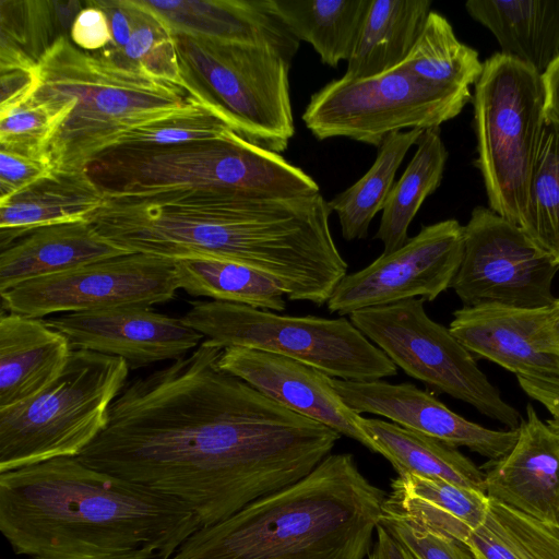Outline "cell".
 <instances>
[{"label":"cell","mask_w":559,"mask_h":559,"mask_svg":"<svg viewBox=\"0 0 559 559\" xmlns=\"http://www.w3.org/2000/svg\"><path fill=\"white\" fill-rule=\"evenodd\" d=\"M127 253L87 219L34 228L1 249L0 294L27 281Z\"/></svg>","instance_id":"obj_21"},{"label":"cell","mask_w":559,"mask_h":559,"mask_svg":"<svg viewBox=\"0 0 559 559\" xmlns=\"http://www.w3.org/2000/svg\"><path fill=\"white\" fill-rule=\"evenodd\" d=\"M331 213L320 192L265 197L203 188L105 195L86 219L129 252L242 263L276 281L287 299L322 306L347 274Z\"/></svg>","instance_id":"obj_2"},{"label":"cell","mask_w":559,"mask_h":559,"mask_svg":"<svg viewBox=\"0 0 559 559\" xmlns=\"http://www.w3.org/2000/svg\"><path fill=\"white\" fill-rule=\"evenodd\" d=\"M179 289L175 260L130 252L24 282L1 295V308L40 319L115 307H151Z\"/></svg>","instance_id":"obj_14"},{"label":"cell","mask_w":559,"mask_h":559,"mask_svg":"<svg viewBox=\"0 0 559 559\" xmlns=\"http://www.w3.org/2000/svg\"><path fill=\"white\" fill-rule=\"evenodd\" d=\"M179 289L194 297H209L255 309L281 312L286 293L267 274L249 265L218 259L175 260Z\"/></svg>","instance_id":"obj_31"},{"label":"cell","mask_w":559,"mask_h":559,"mask_svg":"<svg viewBox=\"0 0 559 559\" xmlns=\"http://www.w3.org/2000/svg\"><path fill=\"white\" fill-rule=\"evenodd\" d=\"M222 347L286 356L347 381H376L397 367L346 318L282 316L249 306L195 301L180 319Z\"/></svg>","instance_id":"obj_10"},{"label":"cell","mask_w":559,"mask_h":559,"mask_svg":"<svg viewBox=\"0 0 559 559\" xmlns=\"http://www.w3.org/2000/svg\"><path fill=\"white\" fill-rule=\"evenodd\" d=\"M86 170L105 195L203 188L265 197L320 192L319 185L301 168L233 130L221 139L116 147L100 155Z\"/></svg>","instance_id":"obj_6"},{"label":"cell","mask_w":559,"mask_h":559,"mask_svg":"<svg viewBox=\"0 0 559 559\" xmlns=\"http://www.w3.org/2000/svg\"><path fill=\"white\" fill-rule=\"evenodd\" d=\"M465 9L492 33L502 55L540 75L559 56V0H468Z\"/></svg>","instance_id":"obj_25"},{"label":"cell","mask_w":559,"mask_h":559,"mask_svg":"<svg viewBox=\"0 0 559 559\" xmlns=\"http://www.w3.org/2000/svg\"><path fill=\"white\" fill-rule=\"evenodd\" d=\"M371 556L373 559H417L411 550L382 524L377 528Z\"/></svg>","instance_id":"obj_46"},{"label":"cell","mask_w":559,"mask_h":559,"mask_svg":"<svg viewBox=\"0 0 559 559\" xmlns=\"http://www.w3.org/2000/svg\"><path fill=\"white\" fill-rule=\"evenodd\" d=\"M186 80L230 119L246 140L280 153L295 134L292 61L273 47L173 32Z\"/></svg>","instance_id":"obj_9"},{"label":"cell","mask_w":559,"mask_h":559,"mask_svg":"<svg viewBox=\"0 0 559 559\" xmlns=\"http://www.w3.org/2000/svg\"><path fill=\"white\" fill-rule=\"evenodd\" d=\"M423 298L361 309L350 322L390 360L428 391L472 405L509 430L520 427V412L479 369L476 358L426 312Z\"/></svg>","instance_id":"obj_11"},{"label":"cell","mask_w":559,"mask_h":559,"mask_svg":"<svg viewBox=\"0 0 559 559\" xmlns=\"http://www.w3.org/2000/svg\"><path fill=\"white\" fill-rule=\"evenodd\" d=\"M381 524L417 559H474L463 543L408 520L385 507Z\"/></svg>","instance_id":"obj_39"},{"label":"cell","mask_w":559,"mask_h":559,"mask_svg":"<svg viewBox=\"0 0 559 559\" xmlns=\"http://www.w3.org/2000/svg\"><path fill=\"white\" fill-rule=\"evenodd\" d=\"M430 0H371L344 75L365 79L400 66L419 37Z\"/></svg>","instance_id":"obj_27"},{"label":"cell","mask_w":559,"mask_h":559,"mask_svg":"<svg viewBox=\"0 0 559 559\" xmlns=\"http://www.w3.org/2000/svg\"><path fill=\"white\" fill-rule=\"evenodd\" d=\"M52 171L53 167L46 156L1 148L0 202Z\"/></svg>","instance_id":"obj_41"},{"label":"cell","mask_w":559,"mask_h":559,"mask_svg":"<svg viewBox=\"0 0 559 559\" xmlns=\"http://www.w3.org/2000/svg\"><path fill=\"white\" fill-rule=\"evenodd\" d=\"M90 7L81 9L71 28V41L86 51H98L106 48L112 40L106 13L93 1Z\"/></svg>","instance_id":"obj_42"},{"label":"cell","mask_w":559,"mask_h":559,"mask_svg":"<svg viewBox=\"0 0 559 559\" xmlns=\"http://www.w3.org/2000/svg\"><path fill=\"white\" fill-rule=\"evenodd\" d=\"M546 124L559 126V56L542 75Z\"/></svg>","instance_id":"obj_45"},{"label":"cell","mask_w":559,"mask_h":559,"mask_svg":"<svg viewBox=\"0 0 559 559\" xmlns=\"http://www.w3.org/2000/svg\"><path fill=\"white\" fill-rule=\"evenodd\" d=\"M520 228L559 263V126H545Z\"/></svg>","instance_id":"obj_35"},{"label":"cell","mask_w":559,"mask_h":559,"mask_svg":"<svg viewBox=\"0 0 559 559\" xmlns=\"http://www.w3.org/2000/svg\"><path fill=\"white\" fill-rule=\"evenodd\" d=\"M0 115L28 100L37 90V61L14 44L1 38Z\"/></svg>","instance_id":"obj_40"},{"label":"cell","mask_w":559,"mask_h":559,"mask_svg":"<svg viewBox=\"0 0 559 559\" xmlns=\"http://www.w3.org/2000/svg\"><path fill=\"white\" fill-rule=\"evenodd\" d=\"M472 103L475 166L481 174L489 209L520 227L546 126L542 75L496 52L483 62Z\"/></svg>","instance_id":"obj_8"},{"label":"cell","mask_w":559,"mask_h":559,"mask_svg":"<svg viewBox=\"0 0 559 559\" xmlns=\"http://www.w3.org/2000/svg\"><path fill=\"white\" fill-rule=\"evenodd\" d=\"M344 403L357 414H372L429 436L453 448L464 447L488 461L507 455L514 447L519 428L493 430L451 411L433 393L412 383L384 380L347 381L333 378Z\"/></svg>","instance_id":"obj_17"},{"label":"cell","mask_w":559,"mask_h":559,"mask_svg":"<svg viewBox=\"0 0 559 559\" xmlns=\"http://www.w3.org/2000/svg\"><path fill=\"white\" fill-rule=\"evenodd\" d=\"M463 544L474 559H559V526L490 500Z\"/></svg>","instance_id":"obj_33"},{"label":"cell","mask_w":559,"mask_h":559,"mask_svg":"<svg viewBox=\"0 0 559 559\" xmlns=\"http://www.w3.org/2000/svg\"><path fill=\"white\" fill-rule=\"evenodd\" d=\"M550 320L555 336L559 343V298H556L550 306Z\"/></svg>","instance_id":"obj_47"},{"label":"cell","mask_w":559,"mask_h":559,"mask_svg":"<svg viewBox=\"0 0 559 559\" xmlns=\"http://www.w3.org/2000/svg\"><path fill=\"white\" fill-rule=\"evenodd\" d=\"M104 201L87 170H53L0 202V247L34 228L86 219Z\"/></svg>","instance_id":"obj_24"},{"label":"cell","mask_w":559,"mask_h":559,"mask_svg":"<svg viewBox=\"0 0 559 559\" xmlns=\"http://www.w3.org/2000/svg\"><path fill=\"white\" fill-rule=\"evenodd\" d=\"M448 151L439 128L425 130L417 150L400 179L394 182L382 210L374 239L383 253L400 249L408 239V227L424 201L440 186Z\"/></svg>","instance_id":"obj_30"},{"label":"cell","mask_w":559,"mask_h":559,"mask_svg":"<svg viewBox=\"0 0 559 559\" xmlns=\"http://www.w3.org/2000/svg\"><path fill=\"white\" fill-rule=\"evenodd\" d=\"M287 29L310 44L322 63L348 61L371 0H270Z\"/></svg>","instance_id":"obj_29"},{"label":"cell","mask_w":559,"mask_h":559,"mask_svg":"<svg viewBox=\"0 0 559 559\" xmlns=\"http://www.w3.org/2000/svg\"><path fill=\"white\" fill-rule=\"evenodd\" d=\"M385 500L353 454H330L300 480L201 526L171 559H366Z\"/></svg>","instance_id":"obj_4"},{"label":"cell","mask_w":559,"mask_h":559,"mask_svg":"<svg viewBox=\"0 0 559 559\" xmlns=\"http://www.w3.org/2000/svg\"><path fill=\"white\" fill-rule=\"evenodd\" d=\"M58 120L46 106L28 99L0 115V147L46 156L44 150Z\"/></svg>","instance_id":"obj_38"},{"label":"cell","mask_w":559,"mask_h":559,"mask_svg":"<svg viewBox=\"0 0 559 559\" xmlns=\"http://www.w3.org/2000/svg\"><path fill=\"white\" fill-rule=\"evenodd\" d=\"M201 526L182 502L78 457L0 473V532L29 559H171Z\"/></svg>","instance_id":"obj_3"},{"label":"cell","mask_w":559,"mask_h":559,"mask_svg":"<svg viewBox=\"0 0 559 559\" xmlns=\"http://www.w3.org/2000/svg\"><path fill=\"white\" fill-rule=\"evenodd\" d=\"M219 367L287 409L346 436L373 453L378 449L333 385V378L293 358L246 347H225Z\"/></svg>","instance_id":"obj_19"},{"label":"cell","mask_w":559,"mask_h":559,"mask_svg":"<svg viewBox=\"0 0 559 559\" xmlns=\"http://www.w3.org/2000/svg\"><path fill=\"white\" fill-rule=\"evenodd\" d=\"M464 251V226L450 218L423 226L397 250L336 285L326 306L341 317L412 298L433 301L451 287Z\"/></svg>","instance_id":"obj_15"},{"label":"cell","mask_w":559,"mask_h":559,"mask_svg":"<svg viewBox=\"0 0 559 559\" xmlns=\"http://www.w3.org/2000/svg\"><path fill=\"white\" fill-rule=\"evenodd\" d=\"M45 322L68 340L72 349L123 358L130 369L178 360L204 337L176 319L150 307H115L62 313Z\"/></svg>","instance_id":"obj_16"},{"label":"cell","mask_w":559,"mask_h":559,"mask_svg":"<svg viewBox=\"0 0 559 559\" xmlns=\"http://www.w3.org/2000/svg\"><path fill=\"white\" fill-rule=\"evenodd\" d=\"M559 263L523 230L489 207L476 206L464 226V251L452 281L464 307L535 309L555 301Z\"/></svg>","instance_id":"obj_13"},{"label":"cell","mask_w":559,"mask_h":559,"mask_svg":"<svg viewBox=\"0 0 559 559\" xmlns=\"http://www.w3.org/2000/svg\"><path fill=\"white\" fill-rule=\"evenodd\" d=\"M397 67L436 86L469 90L481 73L483 62L477 50L456 37L445 16L430 11L411 52Z\"/></svg>","instance_id":"obj_34"},{"label":"cell","mask_w":559,"mask_h":559,"mask_svg":"<svg viewBox=\"0 0 559 559\" xmlns=\"http://www.w3.org/2000/svg\"><path fill=\"white\" fill-rule=\"evenodd\" d=\"M37 66L39 82L29 99L47 108L71 107L44 150L53 170H86L135 129L214 105L190 83L103 50H83L66 35L47 48Z\"/></svg>","instance_id":"obj_5"},{"label":"cell","mask_w":559,"mask_h":559,"mask_svg":"<svg viewBox=\"0 0 559 559\" xmlns=\"http://www.w3.org/2000/svg\"><path fill=\"white\" fill-rule=\"evenodd\" d=\"M107 15L112 40L108 46L122 48L130 40L132 22L123 1H93Z\"/></svg>","instance_id":"obj_44"},{"label":"cell","mask_w":559,"mask_h":559,"mask_svg":"<svg viewBox=\"0 0 559 559\" xmlns=\"http://www.w3.org/2000/svg\"><path fill=\"white\" fill-rule=\"evenodd\" d=\"M231 130L235 131L227 115L217 106L207 105L138 128L117 147L167 146L221 139Z\"/></svg>","instance_id":"obj_37"},{"label":"cell","mask_w":559,"mask_h":559,"mask_svg":"<svg viewBox=\"0 0 559 559\" xmlns=\"http://www.w3.org/2000/svg\"><path fill=\"white\" fill-rule=\"evenodd\" d=\"M129 370L121 357L72 349L50 385L0 409V473L79 456L106 428Z\"/></svg>","instance_id":"obj_7"},{"label":"cell","mask_w":559,"mask_h":559,"mask_svg":"<svg viewBox=\"0 0 559 559\" xmlns=\"http://www.w3.org/2000/svg\"><path fill=\"white\" fill-rule=\"evenodd\" d=\"M424 131L411 129L386 136L378 147L376 160L369 170L329 201L330 209L338 216L345 240L367 238L371 221L385 205L399 167Z\"/></svg>","instance_id":"obj_32"},{"label":"cell","mask_w":559,"mask_h":559,"mask_svg":"<svg viewBox=\"0 0 559 559\" xmlns=\"http://www.w3.org/2000/svg\"><path fill=\"white\" fill-rule=\"evenodd\" d=\"M449 330L476 359H488L516 377L559 379L550 307L463 306L453 312Z\"/></svg>","instance_id":"obj_18"},{"label":"cell","mask_w":559,"mask_h":559,"mask_svg":"<svg viewBox=\"0 0 559 559\" xmlns=\"http://www.w3.org/2000/svg\"><path fill=\"white\" fill-rule=\"evenodd\" d=\"M72 348L45 320L8 312L0 317V409L45 390L63 371Z\"/></svg>","instance_id":"obj_22"},{"label":"cell","mask_w":559,"mask_h":559,"mask_svg":"<svg viewBox=\"0 0 559 559\" xmlns=\"http://www.w3.org/2000/svg\"><path fill=\"white\" fill-rule=\"evenodd\" d=\"M368 559H373V558H372V556H371V554L369 555Z\"/></svg>","instance_id":"obj_48"},{"label":"cell","mask_w":559,"mask_h":559,"mask_svg":"<svg viewBox=\"0 0 559 559\" xmlns=\"http://www.w3.org/2000/svg\"><path fill=\"white\" fill-rule=\"evenodd\" d=\"M169 26L207 36L273 47L293 60L299 40L274 12L270 0L145 1Z\"/></svg>","instance_id":"obj_23"},{"label":"cell","mask_w":559,"mask_h":559,"mask_svg":"<svg viewBox=\"0 0 559 559\" xmlns=\"http://www.w3.org/2000/svg\"><path fill=\"white\" fill-rule=\"evenodd\" d=\"M489 506L490 499L485 492L416 474L397 475L384 504L461 543L484 522Z\"/></svg>","instance_id":"obj_26"},{"label":"cell","mask_w":559,"mask_h":559,"mask_svg":"<svg viewBox=\"0 0 559 559\" xmlns=\"http://www.w3.org/2000/svg\"><path fill=\"white\" fill-rule=\"evenodd\" d=\"M472 97L471 90L436 86L396 67L370 78L343 75L329 82L311 95L302 120L320 141L343 136L379 147L395 132L439 128Z\"/></svg>","instance_id":"obj_12"},{"label":"cell","mask_w":559,"mask_h":559,"mask_svg":"<svg viewBox=\"0 0 559 559\" xmlns=\"http://www.w3.org/2000/svg\"><path fill=\"white\" fill-rule=\"evenodd\" d=\"M480 468L490 500L559 526V436L531 404L512 450Z\"/></svg>","instance_id":"obj_20"},{"label":"cell","mask_w":559,"mask_h":559,"mask_svg":"<svg viewBox=\"0 0 559 559\" xmlns=\"http://www.w3.org/2000/svg\"><path fill=\"white\" fill-rule=\"evenodd\" d=\"M205 340L135 379L81 462L186 504L210 526L307 476L341 435L223 370Z\"/></svg>","instance_id":"obj_1"},{"label":"cell","mask_w":559,"mask_h":559,"mask_svg":"<svg viewBox=\"0 0 559 559\" xmlns=\"http://www.w3.org/2000/svg\"><path fill=\"white\" fill-rule=\"evenodd\" d=\"M521 389L551 415L547 425L559 436V379L516 377Z\"/></svg>","instance_id":"obj_43"},{"label":"cell","mask_w":559,"mask_h":559,"mask_svg":"<svg viewBox=\"0 0 559 559\" xmlns=\"http://www.w3.org/2000/svg\"><path fill=\"white\" fill-rule=\"evenodd\" d=\"M359 424L397 475L439 478L486 493L485 473L456 448L379 418L360 416Z\"/></svg>","instance_id":"obj_28"},{"label":"cell","mask_w":559,"mask_h":559,"mask_svg":"<svg viewBox=\"0 0 559 559\" xmlns=\"http://www.w3.org/2000/svg\"><path fill=\"white\" fill-rule=\"evenodd\" d=\"M132 22V34L122 48L107 46V55L188 84L179 60L176 40L167 23L145 1L123 0Z\"/></svg>","instance_id":"obj_36"}]
</instances>
